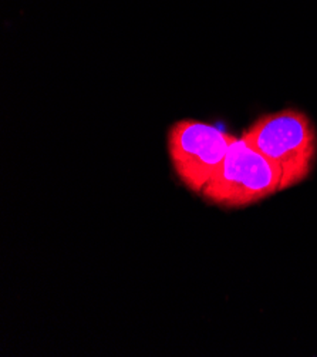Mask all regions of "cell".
I'll use <instances>...</instances> for the list:
<instances>
[{
    "label": "cell",
    "mask_w": 317,
    "mask_h": 357,
    "mask_svg": "<svg viewBox=\"0 0 317 357\" xmlns=\"http://www.w3.org/2000/svg\"><path fill=\"white\" fill-rule=\"evenodd\" d=\"M242 138L277 167L280 191L300 184L313 169L317 134L302 112L288 109L266 114L246 128Z\"/></svg>",
    "instance_id": "1"
},
{
    "label": "cell",
    "mask_w": 317,
    "mask_h": 357,
    "mask_svg": "<svg viewBox=\"0 0 317 357\" xmlns=\"http://www.w3.org/2000/svg\"><path fill=\"white\" fill-rule=\"evenodd\" d=\"M280 191L277 167L235 137L225 160L201 191L203 199L222 208H243Z\"/></svg>",
    "instance_id": "2"
},
{
    "label": "cell",
    "mask_w": 317,
    "mask_h": 357,
    "mask_svg": "<svg viewBox=\"0 0 317 357\" xmlns=\"http://www.w3.org/2000/svg\"><path fill=\"white\" fill-rule=\"evenodd\" d=\"M235 139L226 131L196 120H181L168 131V154L175 174L191 191L201 194L225 160Z\"/></svg>",
    "instance_id": "3"
}]
</instances>
